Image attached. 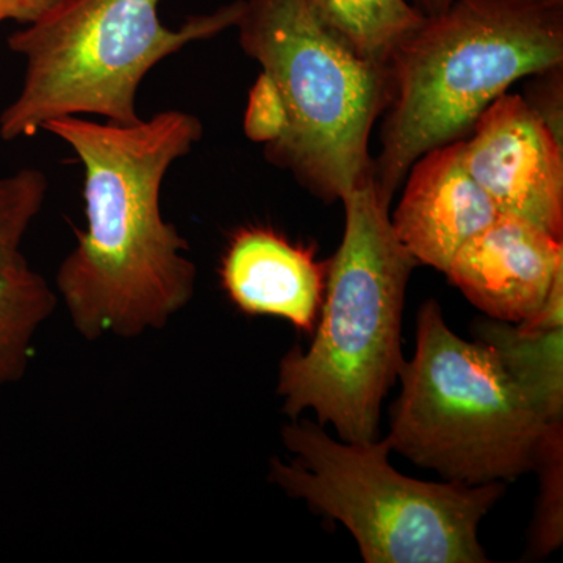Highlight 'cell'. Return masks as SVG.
Returning <instances> with one entry per match:
<instances>
[{"mask_svg": "<svg viewBox=\"0 0 563 563\" xmlns=\"http://www.w3.org/2000/svg\"><path fill=\"white\" fill-rule=\"evenodd\" d=\"M282 440L295 459H273V483L340 521L366 563L488 562L477 532L504 484L413 479L390 465L387 439L340 443L312 421L292 420Z\"/></svg>", "mask_w": 563, "mask_h": 563, "instance_id": "52a82bcc", "label": "cell"}, {"mask_svg": "<svg viewBox=\"0 0 563 563\" xmlns=\"http://www.w3.org/2000/svg\"><path fill=\"white\" fill-rule=\"evenodd\" d=\"M233 306L251 317H276L313 333L324 298L328 263L313 247L273 228L251 225L231 236L220 268Z\"/></svg>", "mask_w": 563, "mask_h": 563, "instance_id": "8fae6325", "label": "cell"}, {"mask_svg": "<svg viewBox=\"0 0 563 563\" xmlns=\"http://www.w3.org/2000/svg\"><path fill=\"white\" fill-rule=\"evenodd\" d=\"M57 2L58 0H0V18L2 21L11 20L21 24H31Z\"/></svg>", "mask_w": 563, "mask_h": 563, "instance_id": "ac0fdd59", "label": "cell"}, {"mask_svg": "<svg viewBox=\"0 0 563 563\" xmlns=\"http://www.w3.org/2000/svg\"><path fill=\"white\" fill-rule=\"evenodd\" d=\"M46 174L22 168L0 177V274L25 265L22 242L46 201Z\"/></svg>", "mask_w": 563, "mask_h": 563, "instance_id": "9a60e30c", "label": "cell"}, {"mask_svg": "<svg viewBox=\"0 0 563 563\" xmlns=\"http://www.w3.org/2000/svg\"><path fill=\"white\" fill-rule=\"evenodd\" d=\"M533 2L547 3V5H563V0H533Z\"/></svg>", "mask_w": 563, "mask_h": 563, "instance_id": "ffe728a7", "label": "cell"}, {"mask_svg": "<svg viewBox=\"0 0 563 563\" xmlns=\"http://www.w3.org/2000/svg\"><path fill=\"white\" fill-rule=\"evenodd\" d=\"M161 0H58L10 35L24 58L16 98L0 113V139L35 135L57 118L98 117L114 124L140 120L136 95L158 63L198 41L235 27L242 0L162 24Z\"/></svg>", "mask_w": 563, "mask_h": 563, "instance_id": "8992f818", "label": "cell"}, {"mask_svg": "<svg viewBox=\"0 0 563 563\" xmlns=\"http://www.w3.org/2000/svg\"><path fill=\"white\" fill-rule=\"evenodd\" d=\"M474 335L495 350L544 421L563 422V325L490 320L477 322Z\"/></svg>", "mask_w": 563, "mask_h": 563, "instance_id": "7c38bea8", "label": "cell"}, {"mask_svg": "<svg viewBox=\"0 0 563 563\" xmlns=\"http://www.w3.org/2000/svg\"><path fill=\"white\" fill-rule=\"evenodd\" d=\"M463 162L499 213L563 240V143L523 96L504 92L481 114Z\"/></svg>", "mask_w": 563, "mask_h": 563, "instance_id": "ba28073f", "label": "cell"}, {"mask_svg": "<svg viewBox=\"0 0 563 563\" xmlns=\"http://www.w3.org/2000/svg\"><path fill=\"white\" fill-rule=\"evenodd\" d=\"M57 306V292L29 262L0 274V387L25 376L33 340Z\"/></svg>", "mask_w": 563, "mask_h": 563, "instance_id": "4fadbf2b", "label": "cell"}, {"mask_svg": "<svg viewBox=\"0 0 563 563\" xmlns=\"http://www.w3.org/2000/svg\"><path fill=\"white\" fill-rule=\"evenodd\" d=\"M523 99L553 135L563 143V65L528 77Z\"/></svg>", "mask_w": 563, "mask_h": 563, "instance_id": "e0dca14e", "label": "cell"}, {"mask_svg": "<svg viewBox=\"0 0 563 563\" xmlns=\"http://www.w3.org/2000/svg\"><path fill=\"white\" fill-rule=\"evenodd\" d=\"M393 232L418 265L446 272L463 244L499 211L463 162V140L422 154L407 173Z\"/></svg>", "mask_w": 563, "mask_h": 563, "instance_id": "30bf717a", "label": "cell"}, {"mask_svg": "<svg viewBox=\"0 0 563 563\" xmlns=\"http://www.w3.org/2000/svg\"><path fill=\"white\" fill-rule=\"evenodd\" d=\"M325 25L361 57L387 68L393 51L420 24L407 0H312Z\"/></svg>", "mask_w": 563, "mask_h": 563, "instance_id": "5bb4252c", "label": "cell"}, {"mask_svg": "<svg viewBox=\"0 0 563 563\" xmlns=\"http://www.w3.org/2000/svg\"><path fill=\"white\" fill-rule=\"evenodd\" d=\"M342 202L343 240L328 262L320 322L309 350L282 358L277 393L291 420L313 410L343 442L366 443L377 439L380 406L406 363L402 309L418 263L396 239L391 203L373 176Z\"/></svg>", "mask_w": 563, "mask_h": 563, "instance_id": "277c9868", "label": "cell"}, {"mask_svg": "<svg viewBox=\"0 0 563 563\" xmlns=\"http://www.w3.org/2000/svg\"><path fill=\"white\" fill-rule=\"evenodd\" d=\"M563 65V5L455 0L422 18L387 63L388 98L373 177L391 203L426 152L465 140L518 80Z\"/></svg>", "mask_w": 563, "mask_h": 563, "instance_id": "3957f363", "label": "cell"}, {"mask_svg": "<svg viewBox=\"0 0 563 563\" xmlns=\"http://www.w3.org/2000/svg\"><path fill=\"white\" fill-rule=\"evenodd\" d=\"M43 131L84 166L87 225L63 258L55 292L88 342L162 331L195 298L190 243L162 213L174 163L202 140L201 120L165 110L132 124L57 118Z\"/></svg>", "mask_w": 563, "mask_h": 563, "instance_id": "6da1fadb", "label": "cell"}, {"mask_svg": "<svg viewBox=\"0 0 563 563\" xmlns=\"http://www.w3.org/2000/svg\"><path fill=\"white\" fill-rule=\"evenodd\" d=\"M399 380L385 439L454 483L504 484L537 470L561 424L543 420L492 346L455 335L435 299L418 312L417 346Z\"/></svg>", "mask_w": 563, "mask_h": 563, "instance_id": "5b68a950", "label": "cell"}, {"mask_svg": "<svg viewBox=\"0 0 563 563\" xmlns=\"http://www.w3.org/2000/svg\"><path fill=\"white\" fill-rule=\"evenodd\" d=\"M562 426L563 422L551 429L537 465V472L542 476V498L531 542L532 554L537 558L550 554L562 543Z\"/></svg>", "mask_w": 563, "mask_h": 563, "instance_id": "2e32d148", "label": "cell"}, {"mask_svg": "<svg viewBox=\"0 0 563 563\" xmlns=\"http://www.w3.org/2000/svg\"><path fill=\"white\" fill-rule=\"evenodd\" d=\"M0 22H2V18H0Z\"/></svg>", "mask_w": 563, "mask_h": 563, "instance_id": "44dd1931", "label": "cell"}, {"mask_svg": "<svg viewBox=\"0 0 563 563\" xmlns=\"http://www.w3.org/2000/svg\"><path fill=\"white\" fill-rule=\"evenodd\" d=\"M239 43L261 65L247 114L263 155L324 202L373 176L369 139L388 98L387 68L361 57L312 0H242Z\"/></svg>", "mask_w": 563, "mask_h": 563, "instance_id": "7a4b0ae2", "label": "cell"}, {"mask_svg": "<svg viewBox=\"0 0 563 563\" xmlns=\"http://www.w3.org/2000/svg\"><path fill=\"white\" fill-rule=\"evenodd\" d=\"M415 10L420 11L422 16H433L442 13L448 7L453 5L455 0H407Z\"/></svg>", "mask_w": 563, "mask_h": 563, "instance_id": "d6986e66", "label": "cell"}, {"mask_svg": "<svg viewBox=\"0 0 563 563\" xmlns=\"http://www.w3.org/2000/svg\"><path fill=\"white\" fill-rule=\"evenodd\" d=\"M444 274L492 320L520 324L542 312L563 276V240L499 213L463 244Z\"/></svg>", "mask_w": 563, "mask_h": 563, "instance_id": "9c48e42d", "label": "cell"}]
</instances>
